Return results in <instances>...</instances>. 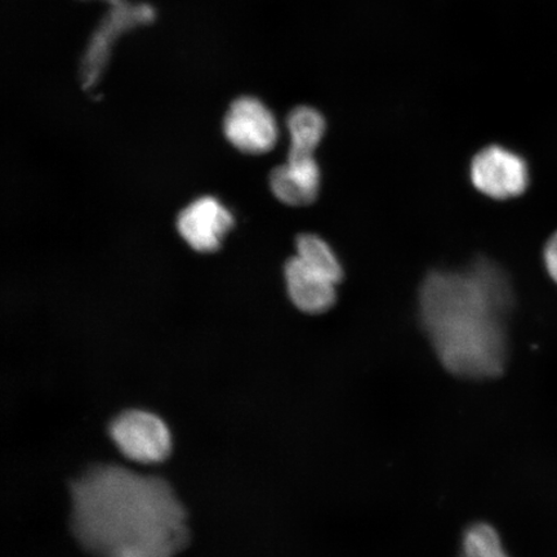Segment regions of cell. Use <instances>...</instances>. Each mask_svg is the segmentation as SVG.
I'll list each match as a JSON object with an SVG mask.
<instances>
[{
	"mask_svg": "<svg viewBox=\"0 0 557 557\" xmlns=\"http://www.w3.org/2000/svg\"><path fill=\"white\" fill-rule=\"evenodd\" d=\"M73 527L100 557H173L186 545L183 506L162 479L100 466L72 486Z\"/></svg>",
	"mask_w": 557,
	"mask_h": 557,
	"instance_id": "6da1fadb",
	"label": "cell"
},
{
	"mask_svg": "<svg viewBox=\"0 0 557 557\" xmlns=\"http://www.w3.org/2000/svg\"><path fill=\"white\" fill-rule=\"evenodd\" d=\"M511 305L504 270L485 259L462 271H435L420 296L423 329L438 359L465 379H494L505 371Z\"/></svg>",
	"mask_w": 557,
	"mask_h": 557,
	"instance_id": "7a4b0ae2",
	"label": "cell"
},
{
	"mask_svg": "<svg viewBox=\"0 0 557 557\" xmlns=\"http://www.w3.org/2000/svg\"><path fill=\"white\" fill-rule=\"evenodd\" d=\"M471 180L486 197L497 200L517 198L527 190L528 165L515 152L493 145L473 158Z\"/></svg>",
	"mask_w": 557,
	"mask_h": 557,
	"instance_id": "3957f363",
	"label": "cell"
},
{
	"mask_svg": "<svg viewBox=\"0 0 557 557\" xmlns=\"http://www.w3.org/2000/svg\"><path fill=\"white\" fill-rule=\"evenodd\" d=\"M224 132L234 148L252 156L274 149L278 136L273 113L253 97H240L232 103L225 116Z\"/></svg>",
	"mask_w": 557,
	"mask_h": 557,
	"instance_id": "277c9868",
	"label": "cell"
},
{
	"mask_svg": "<svg viewBox=\"0 0 557 557\" xmlns=\"http://www.w3.org/2000/svg\"><path fill=\"white\" fill-rule=\"evenodd\" d=\"M111 436L123 455L137 462H160L170 455V431L154 414L124 413L111 426Z\"/></svg>",
	"mask_w": 557,
	"mask_h": 557,
	"instance_id": "5b68a950",
	"label": "cell"
},
{
	"mask_svg": "<svg viewBox=\"0 0 557 557\" xmlns=\"http://www.w3.org/2000/svg\"><path fill=\"white\" fill-rule=\"evenodd\" d=\"M233 225V214L213 197L193 201L177 220L181 236L200 253L215 252Z\"/></svg>",
	"mask_w": 557,
	"mask_h": 557,
	"instance_id": "8992f818",
	"label": "cell"
},
{
	"mask_svg": "<svg viewBox=\"0 0 557 557\" xmlns=\"http://www.w3.org/2000/svg\"><path fill=\"white\" fill-rule=\"evenodd\" d=\"M320 169L312 157H289L270 174V186L282 203L292 207L309 206L320 189Z\"/></svg>",
	"mask_w": 557,
	"mask_h": 557,
	"instance_id": "52a82bcc",
	"label": "cell"
},
{
	"mask_svg": "<svg viewBox=\"0 0 557 557\" xmlns=\"http://www.w3.org/2000/svg\"><path fill=\"white\" fill-rule=\"evenodd\" d=\"M288 294L297 308L308 313L329 311L336 302V283L305 264L298 257L285 264Z\"/></svg>",
	"mask_w": 557,
	"mask_h": 557,
	"instance_id": "ba28073f",
	"label": "cell"
},
{
	"mask_svg": "<svg viewBox=\"0 0 557 557\" xmlns=\"http://www.w3.org/2000/svg\"><path fill=\"white\" fill-rule=\"evenodd\" d=\"M289 157H312L325 134V120L318 110L299 107L288 116Z\"/></svg>",
	"mask_w": 557,
	"mask_h": 557,
	"instance_id": "9c48e42d",
	"label": "cell"
},
{
	"mask_svg": "<svg viewBox=\"0 0 557 557\" xmlns=\"http://www.w3.org/2000/svg\"><path fill=\"white\" fill-rule=\"evenodd\" d=\"M297 257L312 270L338 284L343 278V267L329 243L317 235H299L296 243Z\"/></svg>",
	"mask_w": 557,
	"mask_h": 557,
	"instance_id": "30bf717a",
	"label": "cell"
},
{
	"mask_svg": "<svg viewBox=\"0 0 557 557\" xmlns=\"http://www.w3.org/2000/svg\"><path fill=\"white\" fill-rule=\"evenodd\" d=\"M461 557H508L491 525L476 524L466 532Z\"/></svg>",
	"mask_w": 557,
	"mask_h": 557,
	"instance_id": "8fae6325",
	"label": "cell"
},
{
	"mask_svg": "<svg viewBox=\"0 0 557 557\" xmlns=\"http://www.w3.org/2000/svg\"><path fill=\"white\" fill-rule=\"evenodd\" d=\"M545 262L549 276L557 283V232L547 242Z\"/></svg>",
	"mask_w": 557,
	"mask_h": 557,
	"instance_id": "7c38bea8",
	"label": "cell"
}]
</instances>
